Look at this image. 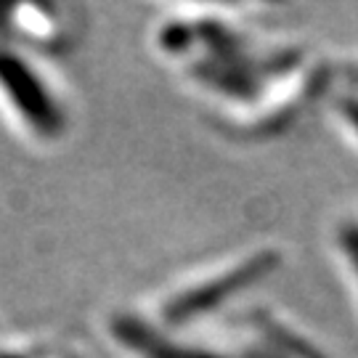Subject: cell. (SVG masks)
I'll use <instances>...</instances> for the list:
<instances>
[{"label":"cell","instance_id":"cell-1","mask_svg":"<svg viewBox=\"0 0 358 358\" xmlns=\"http://www.w3.org/2000/svg\"><path fill=\"white\" fill-rule=\"evenodd\" d=\"M0 93L8 109L38 138H56L64 130V112L43 77L6 45H0Z\"/></svg>","mask_w":358,"mask_h":358},{"label":"cell","instance_id":"cell-2","mask_svg":"<svg viewBox=\"0 0 358 358\" xmlns=\"http://www.w3.org/2000/svg\"><path fill=\"white\" fill-rule=\"evenodd\" d=\"M279 255L271 250H260L252 252L250 257H244L239 263H231L226 268H220L217 273H210L207 279L196 284L183 287L176 297H170L165 303V319L170 324H183L192 321L199 313H207L217 308L223 300H229V294L242 292L250 284H255L257 279H263V273L276 268Z\"/></svg>","mask_w":358,"mask_h":358},{"label":"cell","instance_id":"cell-3","mask_svg":"<svg viewBox=\"0 0 358 358\" xmlns=\"http://www.w3.org/2000/svg\"><path fill=\"white\" fill-rule=\"evenodd\" d=\"M16 13V22H11L24 38L51 45V40L59 38V19L53 16V8H40V6H24V8H11Z\"/></svg>","mask_w":358,"mask_h":358},{"label":"cell","instance_id":"cell-4","mask_svg":"<svg viewBox=\"0 0 358 358\" xmlns=\"http://www.w3.org/2000/svg\"><path fill=\"white\" fill-rule=\"evenodd\" d=\"M337 244H340V250L345 252L353 273L358 276V223H345V226L340 229V234H337Z\"/></svg>","mask_w":358,"mask_h":358},{"label":"cell","instance_id":"cell-5","mask_svg":"<svg viewBox=\"0 0 358 358\" xmlns=\"http://www.w3.org/2000/svg\"><path fill=\"white\" fill-rule=\"evenodd\" d=\"M340 115L345 117L348 122L353 125V130L358 133V99H345V101H340Z\"/></svg>","mask_w":358,"mask_h":358}]
</instances>
